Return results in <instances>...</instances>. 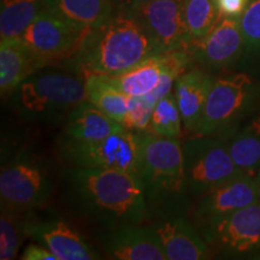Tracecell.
<instances>
[{
  "label": "cell",
  "mask_w": 260,
  "mask_h": 260,
  "mask_svg": "<svg viewBox=\"0 0 260 260\" xmlns=\"http://www.w3.org/2000/svg\"><path fill=\"white\" fill-rule=\"evenodd\" d=\"M67 181L74 206L105 229L148 219L144 186L136 172L70 167Z\"/></svg>",
  "instance_id": "cell-1"
},
{
  "label": "cell",
  "mask_w": 260,
  "mask_h": 260,
  "mask_svg": "<svg viewBox=\"0 0 260 260\" xmlns=\"http://www.w3.org/2000/svg\"><path fill=\"white\" fill-rule=\"evenodd\" d=\"M138 174L141 178L148 218L188 216L191 204L183 168L182 144L151 132L140 133Z\"/></svg>",
  "instance_id": "cell-2"
},
{
  "label": "cell",
  "mask_w": 260,
  "mask_h": 260,
  "mask_svg": "<svg viewBox=\"0 0 260 260\" xmlns=\"http://www.w3.org/2000/svg\"><path fill=\"white\" fill-rule=\"evenodd\" d=\"M158 53L144 24L124 11L89 32L75 54V68L83 77L88 74L116 76Z\"/></svg>",
  "instance_id": "cell-3"
},
{
  "label": "cell",
  "mask_w": 260,
  "mask_h": 260,
  "mask_svg": "<svg viewBox=\"0 0 260 260\" xmlns=\"http://www.w3.org/2000/svg\"><path fill=\"white\" fill-rule=\"evenodd\" d=\"M17 112L30 122L54 124L86 100L84 79L63 70H38L15 90Z\"/></svg>",
  "instance_id": "cell-4"
},
{
  "label": "cell",
  "mask_w": 260,
  "mask_h": 260,
  "mask_svg": "<svg viewBox=\"0 0 260 260\" xmlns=\"http://www.w3.org/2000/svg\"><path fill=\"white\" fill-rule=\"evenodd\" d=\"M260 111V84L246 74L214 79L195 135L223 138Z\"/></svg>",
  "instance_id": "cell-5"
},
{
  "label": "cell",
  "mask_w": 260,
  "mask_h": 260,
  "mask_svg": "<svg viewBox=\"0 0 260 260\" xmlns=\"http://www.w3.org/2000/svg\"><path fill=\"white\" fill-rule=\"evenodd\" d=\"M54 184V168L47 158L31 152L16 155L0 174L2 210L32 212L50 199Z\"/></svg>",
  "instance_id": "cell-6"
},
{
  "label": "cell",
  "mask_w": 260,
  "mask_h": 260,
  "mask_svg": "<svg viewBox=\"0 0 260 260\" xmlns=\"http://www.w3.org/2000/svg\"><path fill=\"white\" fill-rule=\"evenodd\" d=\"M183 168L191 200L243 172L236 167L226 142L219 136L195 135L182 144Z\"/></svg>",
  "instance_id": "cell-7"
},
{
  "label": "cell",
  "mask_w": 260,
  "mask_h": 260,
  "mask_svg": "<svg viewBox=\"0 0 260 260\" xmlns=\"http://www.w3.org/2000/svg\"><path fill=\"white\" fill-rule=\"evenodd\" d=\"M61 160L70 167L115 169L138 174L140 133L125 129L96 141H75L61 138L58 142Z\"/></svg>",
  "instance_id": "cell-8"
},
{
  "label": "cell",
  "mask_w": 260,
  "mask_h": 260,
  "mask_svg": "<svg viewBox=\"0 0 260 260\" xmlns=\"http://www.w3.org/2000/svg\"><path fill=\"white\" fill-rule=\"evenodd\" d=\"M260 201L254 176L242 174L195 199L188 212L190 220L205 239L224 219L236 211Z\"/></svg>",
  "instance_id": "cell-9"
},
{
  "label": "cell",
  "mask_w": 260,
  "mask_h": 260,
  "mask_svg": "<svg viewBox=\"0 0 260 260\" xmlns=\"http://www.w3.org/2000/svg\"><path fill=\"white\" fill-rule=\"evenodd\" d=\"M205 241L223 258L260 259V201L224 219Z\"/></svg>",
  "instance_id": "cell-10"
},
{
  "label": "cell",
  "mask_w": 260,
  "mask_h": 260,
  "mask_svg": "<svg viewBox=\"0 0 260 260\" xmlns=\"http://www.w3.org/2000/svg\"><path fill=\"white\" fill-rule=\"evenodd\" d=\"M88 34L44 8L21 38L45 64L76 54Z\"/></svg>",
  "instance_id": "cell-11"
},
{
  "label": "cell",
  "mask_w": 260,
  "mask_h": 260,
  "mask_svg": "<svg viewBox=\"0 0 260 260\" xmlns=\"http://www.w3.org/2000/svg\"><path fill=\"white\" fill-rule=\"evenodd\" d=\"M139 18L160 53L190 50L194 41L183 15V0H154L130 12Z\"/></svg>",
  "instance_id": "cell-12"
},
{
  "label": "cell",
  "mask_w": 260,
  "mask_h": 260,
  "mask_svg": "<svg viewBox=\"0 0 260 260\" xmlns=\"http://www.w3.org/2000/svg\"><path fill=\"white\" fill-rule=\"evenodd\" d=\"M24 213L23 225L27 236L47 247L58 260H96L103 255L94 249L76 229L58 218L34 219Z\"/></svg>",
  "instance_id": "cell-13"
},
{
  "label": "cell",
  "mask_w": 260,
  "mask_h": 260,
  "mask_svg": "<svg viewBox=\"0 0 260 260\" xmlns=\"http://www.w3.org/2000/svg\"><path fill=\"white\" fill-rule=\"evenodd\" d=\"M106 258L115 260H167L160 242L151 226L129 224L106 229L100 235Z\"/></svg>",
  "instance_id": "cell-14"
},
{
  "label": "cell",
  "mask_w": 260,
  "mask_h": 260,
  "mask_svg": "<svg viewBox=\"0 0 260 260\" xmlns=\"http://www.w3.org/2000/svg\"><path fill=\"white\" fill-rule=\"evenodd\" d=\"M157 235L167 260L210 258V247L198 228L186 216L154 219L148 224Z\"/></svg>",
  "instance_id": "cell-15"
},
{
  "label": "cell",
  "mask_w": 260,
  "mask_h": 260,
  "mask_svg": "<svg viewBox=\"0 0 260 260\" xmlns=\"http://www.w3.org/2000/svg\"><path fill=\"white\" fill-rule=\"evenodd\" d=\"M245 48L239 18L220 17L211 31L190 48L195 61L206 68L220 69L233 64Z\"/></svg>",
  "instance_id": "cell-16"
},
{
  "label": "cell",
  "mask_w": 260,
  "mask_h": 260,
  "mask_svg": "<svg viewBox=\"0 0 260 260\" xmlns=\"http://www.w3.org/2000/svg\"><path fill=\"white\" fill-rule=\"evenodd\" d=\"M23 39L5 38L0 42V92L2 96L14 94L16 89L42 67Z\"/></svg>",
  "instance_id": "cell-17"
},
{
  "label": "cell",
  "mask_w": 260,
  "mask_h": 260,
  "mask_svg": "<svg viewBox=\"0 0 260 260\" xmlns=\"http://www.w3.org/2000/svg\"><path fill=\"white\" fill-rule=\"evenodd\" d=\"M213 82V77L200 69L184 71L175 82L174 93L183 125L194 134L199 126Z\"/></svg>",
  "instance_id": "cell-18"
},
{
  "label": "cell",
  "mask_w": 260,
  "mask_h": 260,
  "mask_svg": "<svg viewBox=\"0 0 260 260\" xmlns=\"http://www.w3.org/2000/svg\"><path fill=\"white\" fill-rule=\"evenodd\" d=\"M125 129L122 123L100 111L93 104L83 100L65 119L63 138L75 141H96Z\"/></svg>",
  "instance_id": "cell-19"
},
{
  "label": "cell",
  "mask_w": 260,
  "mask_h": 260,
  "mask_svg": "<svg viewBox=\"0 0 260 260\" xmlns=\"http://www.w3.org/2000/svg\"><path fill=\"white\" fill-rule=\"evenodd\" d=\"M44 4L52 14L89 32L112 17L111 0H44Z\"/></svg>",
  "instance_id": "cell-20"
},
{
  "label": "cell",
  "mask_w": 260,
  "mask_h": 260,
  "mask_svg": "<svg viewBox=\"0 0 260 260\" xmlns=\"http://www.w3.org/2000/svg\"><path fill=\"white\" fill-rule=\"evenodd\" d=\"M223 139L236 167L243 174L255 177L260 170V111Z\"/></svg>",
  "instance_id": "cell-21"
},
{
  "label": "cell",
  "mask_w": 260,
  "mask_h": 260,
  "mask_svg": "<svg viewBox=\"0 0 260 260\" xmlns=\"http://www.w3.org/2000/svg\"><path fill=\"white\" fill-rule=\"evenodd\" d=\"M169 63V52L146 58L135 67L116 76H107L110 82L128 96H141L157 88L162 71Z\"/></svg>",
  "instance_id": "cell-22"
},
{
  "label": "cell",
  "mask_w": 260,
  "mask_h": 260,
  "mask_svg": "<svg viewBox=\"0 0 260 260\" xmlns=\"http://www.w3.org/2000/svg\"><path fill=\"white\" fill-rule=\"evenodd\" d=\"M83 79L87 102L123 124L128 113L129 96L117 89L105 75L88 74Z\"/></svg>",
  "instance_id": "cell-23"
},
{
  "label": "cell",
  "mask_w": 260,
  "mask_h": 260,
  "mask_svg": "<svg viewBox=\"0 0 260 260\" xmlns=\"http://www.w3.org/2000/svg\"><path fill=\"white\" fill-rule=\"evenodd\" d=\"M44 8V0H2L0 37H22Z\"/></svg>",
  "instance_id": "cell-24"
},
{
  "label": "cell",
  "mask_w": 260,
  "mask_h": 260,
  "mask_svg": "<svg viewBox=\"0 0 260 260\" xmlns=\"http://www.w3.org/2000/svg\"><path fill=\"white\" fill-rule=\"evenodd\" d=\"M183 15L194 42L206 37L220 19L216 0H183Z\"/></svg>",
  "instance_id": "cell-25"
},
{
  "label": "cell",
  "mask_w": 260,
  "mask_h": 260,
  "mask_svg": "<svg viewBox=\"0 0 260 260\" xmlns=\"http://www.w3.org/2000/svg\"><path fill=\"white\" fill-rule=\"evenodd\" d=\"M182 116L175 93H170L155 104L152 113L149 132L162 138L180 140L182 135Z\"/></svg>",
  "instance_id": "cell-26"
},
{
  "label": "cell",
  "mask_w": 260,
  "mask_h": 260,
  "mask_svg": "<svg viewBox=\"0 0 260 260\" xmlns=\"http://www.w3.org/2000/svg\"><path fill=\"white\" fill-rule=\"evenodd\" d=\"M23 219L24 213L2 210V217H0V259L2 260H11L17 256L23 239L27 236L24 232Z\"/></svg>",
  "instance_id": "cell-27"
},
{
  "label": "cell",
  "mask_w": 260,
  "mask_h": 260,
  "mask_svg": "<svg viewBox=\"0 0 260 260\" xmlns=\"http://www.w3.org/2000/svg\"><path fill=\"white\" fill-rule=\"evenodd\" d=\"M157 100L151 93L141 96H129L128 113L123 125L135 133L149 132L152 113Z\"/></svg>",
  "instance_id": "cell-28"
},
{
  "label": "cell",
  "mask_w": 260,
  "mask_h": 260,
  "mask_svg": "<svg viewBox=\"0 0 260 260\" xmlns=\"http://www.w3.org/2000/svg\"><path fill=\"white\" fill-rule=\"evenodd\" d=\"M245 48L252 52L260 51V0H253L239 18Z\"/></svg>",
  "instance_id": "cell-29"
},
{
  "label": "cell",
  "mask_w": 260,
  "mask_h": 260,
  "mask_svg": "<svg viewBox=\"0 0 260 260\" xmlns=\"http://www.w3.org/2000/svg\"><path fill=\"white\" fill-rule=\"evenodd\" d=\"M249 0H216L220 17L240 18L245 12Z\"/></svg>",
  "instance_id": "cell-30"
},
{
  "label": "cell",
  "mask_w": 260,
  "mask_h": 260,
  "mask_svg": "<svg viewBox=\"0 0 260 260\" xmlns=\"http://www.w3.org/2000/svg\"><path fill=\"white\" fill-rule=\"evenodd\" d=\"M22 259L24 260H58L57 256L52 253L47 247L41 243H30L25 247L22 254Z\"/></svg>",
  "instance_id": "cell-31"
},
{
  "label": "cell",
  "mask_w": 260,
  "mask_h": 260,
  "mask_svg": "<svg viewBox=\"0 0 260 260\" xmlns=\"http://www.w3.org/2000/svg\"><path fill=\"white\" fill-rule=\"evenodd\" d=\"M152 2H154V0H125L124 11L133 12V11H135V10H138L139 8H141V6H144Z\"/></svg>",
  "instance_id": "cell-32"
},
{
  "label": "cell",
  "mask_w": 260,
  "mask_h": 260,
  "mask_svg": "<svg viewBox=\"0 0 260 260\" xmlns=\"http://www.w3.org/2000/svg\"><path fill=\"white\" fill-rule=\"evenodd\" d=\"M255 180H256V183H258V186H259V189H260V170L258 171V174H256V176H255Z\"/></svg>",
  "instance_id": "cell-33"
}]
</instances>
